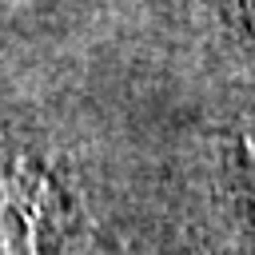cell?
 Returning <instances> with one entry per match:
<instances>
[{
  "label": "cell",
  "instance_id": "cell-2",
  "mask_svg": "<svg viewBox=\"0 0 255 255\" xmlns=\"http://www.w3.org/2000/svg\"><path fill=\"white\" fill-rule=\"evenodd\" d=\"M251 4H255V0H251Z\"/></svg>",
  "mask_w": 255,
  "mask_h": 255
},
{
  "label": "cell",
  "instance_id": "cell-1",
  "mask_svg": "<svg viewBox=\"0 0 255 255\" xmlns=\"http://www.w3.org/2000/svg\"><path fill=\"white\" fill-rule=\"evenodd\" d=\"M0 255H36L32 219L8 191H0Z\"/></svg>",
  "mask_w": 255,
  "mask_h": 255
}]
</instances>
